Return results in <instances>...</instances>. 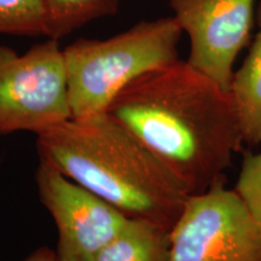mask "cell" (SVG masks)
I'll list each match as a JSON object with an SVG mask.
<instances>
[{
	"label": "cell",
	"mask_w": 261,
	"mask_h": 261,
	"mask_svg": "<svg viewBox=\"0 0 261 261\" xmlns=\"http://www.w3.org/2000/svg\"><path fill=\"white\" fill-rule=\"evenodd\" d=\"M0 34L48 38L42 0H0Z\"/></svg>",
	"instance_id": "cell-11"
},
{
	"label": "cell",
	"mask_w": 261,
	"mask_h": 261,
	"mask_svg": "<svg viewBox=\"0 0 261 261\" xmlns=\"http://www.w3.org/2000/svg\"><path fill=\"white\" fill-rule=\"evenodd\" d=\"M71 119L63 48L47 39L23 55L0 46V136L35 135Z\"/></svg>",
	"instance_id": "cell-4"
},
{
	"label": "cell",
	"mask_w": 261,
	"mask_h": 261,
	"mask_svg": "<svg viewBox=\"0 0 261 261\" xmlns=\"http://www.w3.org/2000/svg\"><path fill=\"white\" fill-rule=\"evenodd\" d=\"M257 32L247 57L234 70L230 93L236 106L244 145H261V0L256 9Z\"/></svg>",
	"instance_id": "cell-8"
},
{
	"label": "cell",
	"mask_w": 261,
	"mask_h": 261,
	"mask_svg": "<svg viewBox=\"0 0 261 261\" xmlns=\"http://www.w3.org/2000/svg\"><path fill=\"white\" fill-rule=\"evenodd\" d=\"M39 159L127 218L172 230L190 196L161 162L108 113L69 119L37 136Z\"/></svg>",
	"instance_id": "cell-2"
},
{
	"label": "cell",
	"mask_w": 261,
	"mask_h": 261,
	"mask_svg": "<svg viewBox=\"0 0 261 261\" xmlns=\"http://www.w3.org/2000/svg\"><path fill=\"white\" fill-rule=\"evenodd\" d=\"M182 29L174 16L140 21L108 39L63 48L71 119L107 113L115 97L149 71L179 60Z\"/></svg>",
	"instance_id": "cell-3"
},
{
	"label": "cell",
	"mask_w": 261,
	"mask_h": 261,
	"mask_svg": "<svg viewBox=\"0 0 261 261\" xmlns=\"http://www.w3.org/2000/svg\"><path fill=\"white\" fill-rule=\"evenodd\" d=\"M171 230L148 219L128 218L93 261H169Z\"/></svg>",
	"instance_id": "cell-9"
},
{
	"label": "cell",
	"mask_w": 261,
	"mask_h": 261,
	"mask_svg": "<svg viewBox=\"0 0 261 261\" xmlns=\"http://www.w3.org/2000/svg\"><path fill=\"white\" fill-rule=\"evenodd\" d=\"M48 38L60 40L90 22L116 14L121 0H42Z\"/></svg>",
	"instance_id": "cell-10"
},
{
	"label": "cell",
	"mask_w": 261,
	"mask_h": 261,
	"mask_svg": "<svg viewBox=\"0 0 261 261\" xmlns=\"http://www.w3.org/2000/svg\"><path fill=\"white\" fill-rule=\"evenodd\" d=\"M233 189L261 224V149L259 152L247 151L244 154Z\"/></svg>",
	"instance_id": "cell-12"
},
{
	"label": "cell",
	"mask_w": 261,
	"mask_h": 261,
	"mask_svg": "<svg viewBox=\"0 0 261 261\" xmlns=\"http://www.w3.org/2000/svg\"><path fill=\"white\" fill-rule=\"evenodd\" d=\"M23 261H60L57 253L47 247L38 248L35 252L25 257Z\"/></svg>",
	"instance_id": "cell-13"
},
{
	"label": "cell",
	"mask_w": 261,
	"mask_h": 261,
	"mask_svg": "<svg viewBox=\"0 0 261 261\" xmlns=\"http://www.w3.org/2000/svg\"><path fill=\"white\" fill-rule=\"evenodd\" d=\"M35 181L41 203L57 225L60 261H93L128 219L46 160L39 159Z\"/></svg>",
	"instance_id": "cell-6"
},
{
	"label": "cell",
	"mask_w": 261,
	"mask_h": 261,
	"mask_svg": "<svg viewBox=\"0 0 261 261\" xmlns=\"http://www.w3.org/2000/svg\"><path fill=\"white\" fill-rule=\"evenodd\" d=\"M255 0H169L188 35L187 62L230 92L234 63L252 42Z\"/></svg>",
	"instance_id": "cell-7"
},
{
	"label": "cell",
	"mask_w": 261,
	"mask_h": 261,
	"mask_svg": "<svg viewBox=\"0 0 261 261\" xmlns=\"http://www.w3.org/2000/svg\"><path fill=\"white\" fill-rule=\"evenodd\" d=\"M107 113L126 127L189 196L226 179L244 145L233 98L187 61L177 60L125 87Z\"/></svg>",
	"instance_id": "cell-1"
},
{
	"label": "cell",
	"mask_w": 261,
	"mask_h": 261,
	"mask_svg": "<svg viewBox=\"0 0 261 261\" xmlns=\"http://www.w3.org/2000/svg\"><path fill=\"white\" fill-rule=\"evenodd\" d=\"M169 261H261V224L226 179L189 197L171 230Z\"/></svg>",
	"instance_id": "cell-5"
}]
</instances>
